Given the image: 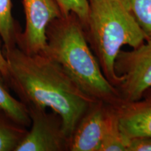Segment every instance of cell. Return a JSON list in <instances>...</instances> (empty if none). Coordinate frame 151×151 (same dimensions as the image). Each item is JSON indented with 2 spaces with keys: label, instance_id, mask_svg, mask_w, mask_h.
Returning a JSON list of instances; mask_svg holds the SVG:
<instances>
[{
  "label": "cell",
  "instance_id": "6da1fadb",
  "mask_svg": "<svg viewBox=\"0 0 151 151\" xmlns=\"http://www.w3.org/2000/svg\"><path fill=\"white\" fill-rule=\"evenodd\" d=\"M6 83L26 107L50 109L60 116L69 138L95 100L78 88L61 67L46 54H29L18 46L3 49Z\"/></svg>",
  "mask_w": 151,
  "mask_h": 151
},
{
  "label": "cell",
  "instance_id": "7a4b0ae2",
  "mask_svg": "<svg viewBox=\"0 0 151 151\" xmlns=\"http://www.w3.org/2000/svg\"><path fill=\"white\" fill-rule=\"evenodd\" d=\"M43 53L53 60L85 93L107 104L122 102L117 88L104 74L80 20L73 14L54 19L46 30Z\"/></svg>",
  "mask_w": 151,
  "mask_h": 151
},
{
  "label": "cell",
  "instance_id": "3957f363",
  "mask_svg": "<svg viewBox=\"0 0 151 151\" xmlns=\"http://www.w3.org/2000/svg\"><path fill=\"white\" fill-rule=\"evenodd\" d=\"M86 38L104 74L117 88L115 62L124 46L137 48L146 41L122 0H88Z\"/></svg>",
  "mask_w": 151,
  "mask_h": 151
},
{
  "label": "cell",
  "instance_id": "277c9868",
  "mask_svg": "<svg viewBox=\"0 0 151 151\" xmlns=\"http://www.w3.org/2000/svg\"><path fill=\"white\" fill-rule=\"evenodd\" d=\"M114 68L122 101L141 99L151 89V40L130 50H120Z\"/></svg>",
  "mask_w": 151,
  "mask_h": 151
},
{
  "label": "cell",
  "instance_id": "5b68a950",
  "mask_svg": "<svg viewBox=\"0 0 151 151\" xmlns=\"http://www.w3.org/2000/svg\"><path fill=\"white\" fill-rule=\"evenodd\" d=\"M31 124L16 151H67L69 138L63 129L62 119L54 111L27 106Z\"/></svg>",
  "mask_w": 151,
  "mask_h": 151
},
{
  "label": "cell",
  "instance_id": "8992f818",
  "mask_svg": "<svg viewBox=\"0 0 151 151\" xmlns=\"http://www.w3.org/2000/svg\"><path fill=\"white\" fill-rule=\"evenodd\" d=\"M22 5L25 27L17 46L27 53H41L46 46L47 27L61 12L54 0H22Z\"/></svg>",
  "mask_w": 151,
  "mask_h": 151
},
{
  "label": "cell",
  "instance_id": "52a82bcc",
  "mask_svg": "<svg viewBox=\"0 0 151 151\" xmlns=\"http://www.w3.org/2000/svg\"><path fill=\"white\" fill-rule=\"evenodd\" d=\"M107 104L95 101L73 132L69 151H99L105 127Z\"/></svg>",
  "mask_w": 151,
  "mask_h": 151
},
{
  "label": "cell",
  "instance_id": "ba28073f",
  "mask_svg": "<svg viewBox=\"0 0 151 151\" xmlns=\"http://www.w3.org/2000/svg\"><path fill=\"white\" fill-rule=\"evenodd\" d=\"M120 127L128 139L151 137V89L141 99L116 105Z\"/></svg>",
  "mask_w": 151,
  "mask_h": 151
},
{
  "label": "cell",
  "instance_id": "9c48e42d",
  "mask_svg": "<svg viewBox=\"0 0 151 151\" xmlns=\"http://www.w3.org/2000/svg\"><path fill=\"white\" fill-rule=\"evenodd\" d=\"M116 106L107 105L105 127L99 151L127 150L129 139L120 129Z\"/></svg>",
  "mask_w": 151,
  "mask_h": 151
},
{
  "label": "cell",
  "instance_id": "30bf717a",
  "mask_svg": "<svg viewBox=\"0 0 151 151\" xmlns=\"http://www.w3.org/2000/svg\"><path fill=\"white\" fill-rule=\"evenodd\" d=\"M0 111L9 116L16 123L28 127L31 120L26 106L18 99L11 95L9 86L0 70Z\"/></svg>",
  "mask_w": 151,
  "mask_h": 151
},
{
  "label": "cell",
  "instance_id": "8fae6325",
  "mask_svg": "<svg viewBox=\"0 0 151 151\" xmlns=\"http://www.w3.org/2000/svg\"><path fill=\"white\" fill-rule=\"evenodd\" d=\"M12 0H0V39L3 49L17 46L21 33L18 22L13 16Z\"/></svg>",
  "mask_w": 151,
  "mask_h": 151
},
{
  "label": "cell",
  "instance_id": "7c38bea8",
  "mask_svg": "<svg viewBox=\"0 0 151 151\" xmlns=\"http://www.w3.org/2000/svg\"><path fill=\"white\" fill-rule=\"evenodd\" d=\"M27 127L20 125L0 111V151H16Z\"/></svg>",
  "mask_w": 151,
  "mask_h": 151
},
{
  "label": "cell",
  "instance_id": "4fadbf2b",
  "mask_svg": "<svg viewBox=\"0 0 151 151\" xmlns=\"http://www.w3.org/2000/svg\"><path fill=\"white\" fill-rule=\"evenodd\" d=\"M146 36L151 40V0H122Z\"/></svg>",
  "mask_w": 151,
  "mask_h": 151
},
{
  "label": "cell",
  "instance_id": "5bb4252c",
  "mask_svg": "<svg viewBox=\"0 0 151 151\" xmlns=\"http://www.w3.org/2000/svg\"><path fill=\"white\" fill-rule=\"evenodd\" d=\"M59 7L62 16L74 14L83 27L86 25L88 16V0H54Z\"/></svg>",
  "mask_w": 151,
  "mask_h": 151
},
{
  "label": "cell",
  "instance_id": "9a60e30c",
  "mask_svg": "<svg viewBox=\"0 0 151 151\" xmlns=\"http://www.w3.org/2000/svg\"><path fill=\"white\" fill-rule=\"evenodd\" d=\"M127 151H151V137L129 139Z\"/></svg>",
  "mask_w": 151,
  "mask_h": 151
},
{
  "label": "cell",
  "instance_id": "2e32d148",
  "mask_svg": "<svg viewBox=\"0 0 151 151\" xmlns=\"http://www.w3.org/2000/svg\"><path fill=\"white\" fill-rule=\"evenodd\" d=\"M2 46V41H1V39H0V70H1L5 79L6 80L7 73H8V71H7V64L6 60V58L4 57V54Z\"/></svg>",
  "mask_w": 151,
  "mask_h": 151
}]
</instances>
